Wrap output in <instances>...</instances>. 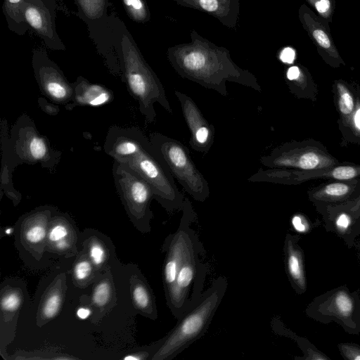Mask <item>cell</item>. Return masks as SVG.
<instances>
[{"mask_svg": "<svg viewBox=\"0 0 360 360\" xmlns=\"http://www.w3.org/2000/svg\"><path fill=\"white\" fill-rule=\"evenodd\" d=\"M306 22L308 25L309 30L317 43V44L323 50H325L330 56L338 58L339 54L335 47L333 46L331 40L324 30V29L319 25L316 21L309 17L305 18Z\"/></svg>", "mask_w": 360, "mask_h": 360, "instance_id": "20", "label": "cell"}, {"mask_svg": "<svg viewBox=\"0 0 360 360\" xmlns=\"http://www.w3.org/2000/svg\"><path fill=\"white\" fill-rule=\"evenodd\" d=\"M46 235V229L41 224H35L27 231L26 239L32 243L41 241Z\"/></svg>", "mask_w": 360, "mask_h": 360, "instance_id": "30", "label": "cell"}, {"mask_svg": "<svg viewBox=\"0 0 360 360\" xmlns=\"http://www.w3.org/2000/svg\"><path fill=\"white\" fill-rule=\"evenodd\" d=\"M228 286L224 276L217 277L202 292L194 307L183 315L162 338L152 359L172 360L207 332Z\"/></svg>", "mask_w": 360, "mask_h": 360, "instance_id": "2", "label": "cell"}, {"mask_svg": "<svg viewBox=\"0 0 360 360\" xmlns=\"http://www.w3.org/2000/svg\"><path fill=\"white\" fill-rule=\"evenodd\" d=\"M295 57V51L290 48H285L280 55V59L285 63H292Z\"/></svg>", "mask_w": 360, "mask_h": 360, "instance_id": "37", "label": "cell"}, {"mask_svg": "<svg viewBox=\"0 0 360 360\" xmlns=\"http://www.w3.org/2000/svg\"><path fill=\"white\" fill-rule=\"evenodd\" d=\"M12 232H13V229H11V228L5 230V233L6 234H11Z\"/></svg>", "mask_w": 360, "mask_h": 360, "instance_id": "46", "label": "cell"}, {"mask_svg": "<svg viewBox=\"0 0 360 360\" xmlns=\"http://www.w3.org/2000/svg\"><path fill=\"white\" fill-rule=\"evenodd\" d=\"M267 167H282L303 171L327 168L338 161L326 150L304 142H290L274 148L260 158Z\"/></svg>", "mask_w": 360, "mask_h": 360, "instance_id": "9", "label": "cell"}, {"mask_svg": "<svg viewBox=\"0 0 360 360\" xmlns=\"http://www.w3.org/2000/svg\"><path fill=\"white\" fill-rule=\"evenodd\" d=\"M133 297L136 306L143 311L154 316L155 307L154 300L148 288L144 284L136 285L133 290Z\"/></svg>", "mask_w": 360, "mask_h": 360, "instance_id": "21", "label": "cell"}, {"mask_svg": "<svg viewBox=\"0 0 360 360\" xmlns=\"http://www.w3.org/2000/svg\"><path fill=\"white\" fill-rule=\"evenodd\" d=\"M300 236L287 233L284 240L283 253L285 272L295 292L299 295L307 291L304 254L299 245Z\"/></svg>", "mask_w": 360, "mask_h": 360, "instance_id": "14", "label": "cell"}, {"mask_svg": "<svg viewBox=\"0 0 360 360\" xmlns=\"http://www.w3.org/2000/svg\"><path fill=\"white\" fill-rule=\"evenodd\" d=\"M319 212L323 217L326 231L335 233L347 247L354 246L355 228L360 212L359 196L340 204L327 205Z\"/></svg>", "mask_w": 360, "mask_h": 360, "instance_id": "11", "label": "cell"}, {"mask_svg": "<svg viewBox=\"0 0 360 360\" xmlns=\"http://www.w3.org/2000/svg\"><path fill=\"white\" fill-rule=\"evenodd\" d=\"M20 303L19 296L16 293L13 292L3 297L1 301V306L4 310L11 311L17 309Z\"/></svg>", "mask_w": 360, "mask_h": 360, "instance_id": "31", "label": "cell"}, {"mask_svg": "<svg viewBox=\"0 0 360 360\" xmlns=\"http://www.w3.org/2000/svg\"><path fill=\"white\" fill-rule=\"evenodd\" d=\"M360 177V165H334L327 168L303 171L296 169V184L314 179L346 181Z\"/></svg>", "mask_w": 360, "mask_h": 360, "instance_id": "18", "label": "cell"}, {"mask_svg": "<svg viewBox=\"0 0 360 360\" xmlns=\"http://www.w3.org/2000/svg\"><path fill=\"white\" fill-rule=\"evenodd\" d=\"M199 3L200 6L207 11H214L218 7L217 0H200Z\"/></svg>", "mask_w": 360, "mask_h": 360, "instance_id": "38", "label": "cell"}, {"mask_svg": "<svg viewBox=\"0 0 360 360\" xmlns=\"http://www.w3.org/2000/svg\"><path fill=\"white\" fill-rule=\"evenodd\" d=\"M338 108L341 115L346 120L350 118L354 110V97L347 87L341 82H337Z\"/></svg>", "mask_w": 360, "mask_h": 360, "instance_id": "22", "label": "cell"}, {"mask_svg": "<svg viewBox=\"0 0 360 360\" xmlns=\"http://www.w3.org/2000/svg\"><path fill=\"white\" fill-rule=\"evenodd\" d=\"M74 95L70 103L65 105L67 110L75 106L98 107L110 103L113 100V93L108 88L89 82L82 77L72 83Z\"/></svg>", "mask_w": 360, "mask_h": 360, "instance_id": "16", "label": "cell"}, {"mask_svg": "<svg viewBox=\"0 0 360 360\" xmlns=\"http://www.w3.org/2000/svg\"><path fill=\"white\" fill-rule=\"evenodd\" d=\"M22 15L27 22L39 34L48 38L53 37V32L50 18L42 6L24 1Z\"/></svg>", "mask_w": 360, "mask_h": 360, "instance_id": "19", "label": "cell"}, {"mask_svg": "<svg viewBox=\"0 0 360 360\" xmlns=\"http://www.w3.org/2000/svg\"><path fill=\"white\" fill-rule=\"evenodd\" d=\"M34 73L41 93L57 105H67L74 95L70 83L58 67L51 62L37 63Z\"/></svg>", "mask_w": 360, "mask_h": 360, "instance_id": "13", "label": "cell"}, {"mask_svg": "<svg viewBox=\"0 0 360 360\" xmlns=\"http://www.w3.org/2000/svg\"><path fill=\"white\" fill-rule=\"evenodd\" d=\"M91 271V266L87 261H82L77 263L75 267L74 274L77 280L82 281L89 276Z\"/></svg>", "mask_w": 360, "mask_h": 360, "instance_id": "34", "label": "cell"}, {"mask_svg": "<svg viewBox=\"0 0 360 360\" xmlns=\"http://www.w3.org/2000/svg\"><path fill=\"white\" fill-rule=\"evenodd\" d=\"M200 254L193 255L180 266L174 282L165 290L167 304L177 320L194 307L203 292L208 267Z\"/></svg>", "mask_w": 360, "mask_h": 360, "instance_id": "8", "label": "cell"}, {"mask_svg": "<svg viewBox=\"0 0 360 360\" xmlns=\"http://www.w3.org/2000/svg\"><path fill=\"white\" fill-rule=\"evenodd\" d=\"M24 0H5L7 15L13 20L20 22L22 20V6Z\"/></svg>", "mask_w": 360, "mask_h": 360, "instance_id": "26", "label": "cell"}, {"mask_svg": "<svg viewBox=\"0 0 360 360\" xmlns=\"http://www.w3.org/2000/svg\"><path fill=\"white\" fill-rule=\"evenodd\" d=\"M38 104L40 108L49 115H56L60 111L58 105L53 104L44 98H39Z\"/></svg>", "mask_w": 360, "mask_h": 360, "instance_id": "35", "label": "cell"}, {"mask_svg": "<svg viewBox=\"0 0 360 360\" xmlns=\"http://www.w3.org/2000/svg\"><path fill=\"white\" fill-rule=\"evenodd\" d=\"M112 176L116 188L128 210L136 217H151L150 203L154 193L142 177L127 165L115 161L112 165Z\"/></svg>", "mask_w": 360, "mask_h": 360, "instance_id": "10", "label": "cell"}, {"mask_svg": "<svg viewBox=\"0 0 360 360\" xmlns=\"http://www.w3.org/2000/svg\"><path fill=\"white\" fill-rule=\"evenodd\" d=\"M149 139L174 179L194 200L204 202L210 196L207 181L194 164L188 149L179 141L159 132Z\"/></svg>", "mask_w": 360, "mask_h": 360, "instance_id": "4", "label": "cell"}, {"mask_svg": "<svg viewBox=\"0 0 360 360\" xmlns=\"http://www.w3.org/2000/svg\"><path fill=\"white\" fill-rule=\"evenodd\" d=\"M1 189L10 198L20 199V193L14 188L13 184V172L18 164L15 161L10 143V133L8 132L6 120H1Z\"/></svg>", "mask_w": 360, "mask_h": 360, "instance_id": "17", "label": "cell"}, {"mask_svg": "<svg viewBox=\"0 0 360 360\" xmlns=\"http://www.w3.org/2000/svg\"><path fill=\"white\" fill-rule=\"evenodd\" d=\"M355 248H356V250H358L359 255H360V241L358 242L357 243H355L354 245Z\"/></svg>", "mask_w": 360, "mask_h": 360, "instance_id": "45", "label": "cell"}, {"mask_svg": "<svg viewBox=\"0 0 360 360\" xmlns=\"http://www.w3.org/2000/svg\"><path fill=\"white\" fill-rule=\"evenodd\" d=\"M122 50L124 81L129 94L138 101L139 110L146 120L148 122L155 120L157 115L154 105L156 103L172 113V107L163 86L126 35L122 37Z\"/></svg>", "mask_w": 360, "mask_h": 360, "instance_id": "3", "label": "cell"}, {"mask_svg": "<svg viewBox=\"0 0 360 360\" xmlns=\"http://www.w3.org/2000/svg\"><path fill=\"white\" fill-rule=\"evenodd\" d=\"M359 290L351 291L346 285L328 290L313 299L305 309L306 315L323 324L335 322L350 335L360 334L357 312Z\"/></svg>", "mask_w": 360, "mask_h": 360, "instance_id": "5", "label": "cell"}, {"mask_svg": "<svg viewBox=\"0 0 360 360\" xmlns=\"http://www.w3.org/2000/svg\"><path fill=\"white\" fill-rule=\"evenodd\" d=\"M68 231L65 226L57 224L53 226L49 233V239L51 242L57 243L65 239Z\"/></svg>", "mask_w": 360, "mask_h": 360, "instance_id": "32", "label": "cell"}, {"mask_svg": "<svg viewBox=\"0 0 360 360\" xmlns=\"http://www.w3.org/2000/svg\"><path fill=\"white\" fill-rule=\"evenodd\" d=\"M110 288L108 283H101L94 289L93 301L98 306L105 304L110 297Z\"/></svg>", "mask_w": 360, "mask_h": 360, "instance_id": "28", "label": "cell"}, {"mask_svg": "<svg viewBox=\"0 0 360 360\" xmlns=\"http://www.w3.org/2000/svg\"><path fill=\"white\" fill-rule=\"evenodd\" d=\"M56 245L60 249H64L68 246V243L65 239L60 240L56 243Z\"/></svg>", "mask_w": 360, "mask_h": 360, "instance_id": "41", "label": "cell"}, {"mask_svg": "<svg viewBox=\"0 0 360 360\" xmlns=\"http://www.w3.org/2000/svg\"><path fill=\"white\" fill-rule=\"evenodd\" d=\"M104 150L148 183L155 198L168 212L182 210L184 195L166 163L141 129L112 126L105 137Z\"/></svg>", "mask_w": 360, "mask_h": 360, "instance_id": "1", "label": "cell"}, {"mask_svg": "<svg viewBox=\"0 0 360 360\" xmlns=\"http://www.w3.org/2000/svg\"><path fill=\"white\" fill-rule=\"evenodd\" d=\"M360 197V195H359ZM355 236L357 238L359 236H360V212H359V217L356 222V228H355Z\"/></svg>", "mask_w": 360, "mask_h": 360, "instance_id": "42", "label": "cell"}, {"mask_svg": "<svg viewBox=\"0 0 360 360\" xmlns=\"http://www.w3.org/2000/svg\"><path fill=\"white\" fill-rule=\"evenodd\" d=\"M291 225L293 229L302 234H306L313 229L314 224L303 214L295 213L291 217Z\"/></svg>", "mask_w": 360, "mask_h": 360, "instance_id": "24", "label": "cell"}, {"mask_svg": "<svg viewBox=\"0 0 360 360\" xmlns=\"http://www.w3.org/2000/svg\"><path fill=\"white\" fill-rule=\"evenodd\" d=\"M84 14L89 18H97L103 13L105 0H77Z\"/></svg>", "mask_w": 360, "mask_h": 360, "instance_id": "23", "label": "cell"}, {"mask_svg": "<svg viewBox=\"0 0 360 360\" xmlns=\"http://www.w3.org/2000/svg\"><path fill=\"white\" fill-rule=\"evenodd\" d=\"M174 94L180 103L184 118L191 133V147L195 151L206 154L214 143V126L205 119L190 96L179 91H174Z\"/></svg>", "mask_w": 360, "mask_h": 360, "instance_id": "12", "label": "cell"}, {"mask_svg": "<svg viewBox=\"0 0 360 360\" xmlns=\"http://www.w3.org/2000/svg\"><path fill=\"white\" fill-rule=\"evenodd\" d=\"M104 255V250L101 245L95 244L91 246L90 249V257L95 264H101L103 261Z\"/></svg>", "mask_w": 360, "mask_h": 360, "instance_id": "36", "label": "cell"}, {"mask_svg": "<svg viewBox=\"0 0 360 360\" xmlns=\"http://www.w3.org/2000/svg\"><path fill=\"white\" fill-rule=\"evenodd\" d=\"M357 320H358V323L360 326V302H359V309H358V312H357Z\"/></svg>", "mask_w": 360, "mask_h": 360, "instance_id": "44", "label": "cell"}, {"mask_svg": "<svg viewBox=\"0 0 360 360\" xmlns=\"http://www.w3.org/2000/svg\"><path fill=\"white\" fill-rule=\"evenodd\" d=\"M143 357L141 356H127L126 357H124V359H142Z\"/></svg>", "mask_w": 360, "mask_h": 360, "instance_id": "43", "label": "cell"}, {"mask_svg": "<svg viewBox=\"0 0 360 360\" xmlns=\"http://www.w3.org/2000/svg\"><path fill=\"white\" fill-rule=\"evenodd\" d=\"M90 314H91V311H90V309H89L87 308H79L77 311V316L80 319H86L90 316Z\"/></svg>", "mask_w": 360, "mask_h": 360, "instance_id": "40", "label": "cell"}, {"mask_svg": "<svg viewBox=\"0 0 360 360\" xmlns=\"http://www.w3.org/2000/svg\"><path fill=\"white\" fill-rule=\"evenodd\" d=\"M123 3L131 18L136 20L144 18L146 12L141 0H123Z\"/></svg>", "mask_w": 360, "mask_h": 360, "instance_id": "27", "label": "cell"}, {"mask_svg": "<svg viewBox=\"0 0 360 360\" xmlns=\"http://www.w3.org/2000/svg\"><path fill=\"white\" fill-rule=\"evenodd\" d=\"M10 143L18 165L39 164L43 168L53 170L62 157V153L52 147L48 139L37 130L33 120L25 114L13 125Z\"/></svg>", "mask_w": 360, "mask_h": 360, "instance_id": "6", "label": "cell"}, {"mask_svg": "<svg viewBox=\"0 0 360 360\" xmlns=\"http://www.w3.org/2000/svg\"><path fill=\"white\" fill-rule=\"evenodd\" d=\"M302 75L300 68L297 66L290 67L287 72V78L289 81L298 78Z\"/></svg>", "mask_w": 360, "mask_h": 360, "instance_id": "39", "label": "cell"}, {"mask_svg": "<svg viewBox=\"0 0 360 360\" xmlns=\"http://www.w3.org/2000/svg\"><path fill=\"white\" fill-rule=\"evenodd\" d=\"M351 180L334 181L316 187L309 193V198L316 205L318 211L327 205L356 199L354 194L359 182Z\"/></svg>", "mask_w": 360, "mask_h": 360, "instance_id": "15", "label": "cell"}, {"mask_svg": "<svg viewBox=\"0 0 360 360\" xmlns=\"http://www.w3.org/2000/svg\"><path fill=\"white\" fill-rule=\"evenodd\" d=\"M338 349L345 360H360V345L355 342H341Z\"/></svg>", "mask_w": 360, "mask_h": 360, "instance_id": "25", "label": "cell"}, {"mask_svg": "<svg viewBox=\"0 0 360 360\" xmlns=\"http://www.w3.org/2000/svg\"><path fill=\"white\" fill-rule=\"evenodd\" d=\"M181 217L176 231L166 238L164 249L166 257L163 268L165 289L174 282L180 266L193 255L204 252L198 236L191 226L195 221L196 214L191 202L184 199Z\"/></svg>", "mask_w": 360, "mask_h": 360, "instance_id": "7", "label": "cell"}, {"mask_svg": "<svg viewBox=\"0 0 360 360\" xmlns=\"http://www.w3.org/2000/svg\"><path fill=\"white\" fill-rule=\"evenodd\" d=\"M60 303L61 297L58 294L51 295L44 305V315L48 319L53 318L58 313Z\"/></svg>", "mask_w": 360, "mask_h": 360, "instance_id": "29", "label": "cell"}, {"mask_svg": "<svg viewBox=\"0 0 360 360\" xmlns=\"http://www.w3.org/2000/svg\"><path fill=\"white\" fill-rule=\"evenodd\" d=\"M323 18H328L331 13V4L329 0H307Z\"/></svg>", "mask_w": 360, "mask_h": 360, "instance_id": "33", "label": "cell"}]
</instances>
